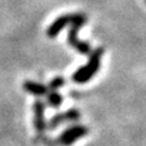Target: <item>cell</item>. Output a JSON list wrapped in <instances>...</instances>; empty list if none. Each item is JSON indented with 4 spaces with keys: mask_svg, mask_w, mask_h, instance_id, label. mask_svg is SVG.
<instances>
[{
    "mask_svg": "<svg viewBox=\"0 0 146 146\" xmlns=\"http://www.w3.org/2000/svg\"><path fill=\"white\" fill-rule=\"evenodd\" d=\"M88 133H89V129L86 127L74 125V127H72V128H70V129L63 131V133L61 134V136H60V139H58V143H60L61 145L70 146L78 139H82Z\"/></svg>",
    "mask_w": 146,
    "mask_h": 146,
    "instance_id": "277c9868",
    "label": "cell"
},
{
    "mask_svg": "<svg viewBox=\"0 0 146 146\" xmlns=\"http://www.w3.org/2000/svg\"><path fill=\"white\" fill-rule=\"evenodd\" d=\"M85 22H86V17L83 13H68V15H63L61 17L56 18V20L49 26L46 34L50 38H55L67 25H73V23L84 25Z\"/></svg>",
    "mask_w": 146,
    "mask_h": 146,
    "instance_id": "7a4b0ae2",
    "label": "cell"
},
{
    "mask_svg": "<svg viewBox=\"0 0 146 146\" xmlns=\"http://www.w3.org/2000/svg\"><path fill=\"white\" fill-rule=\"evenodd\" d=\"M48 101L52 107H58L62 104V96L56 91H51L48 95Z\"/></svg>",
    "mask_w": 146,
    "mask_h": 146,
    "instance_id": "ba28073f",
    "label": "cell"
},
{
    "mask_svg": "<svg viewBox=\"0 0 146 146\" xmlns=\"http://www.w3.org/2000/svg\"><path fill=\"white\" fill-rule=\"evenodd\" d=\"M23 88L28 93L36 95V96H42V95H45L48 93V88L43 84H39V83H35V82H26L23 84Z\"/></svg>",
    "mask_w": 146,
    "mask_h": 146,
    "instance_id": "52a82bcc",
    "label": "cell"
},
{
    "mask_svg": "<svg viewBox=\"0 0 146 146\" xmlns=\"http://www.w3.org/2000/svg\"><path fill=\"white\" fill-rule=\"evenodd\" d=\"M44 104L38 100L34 104V125L38 133H43L46 128L45 124V119H44Z\"/></svg>",
    "mask_w": 146,
    "mask_h": 146,
    "instance_id": "8992f818",
    "label": "cell"
},
{
    "mask_svg": "<svg viewBox=\"0 0 146 146\" xmlns=\"http://www.w3.org/2000/svg\"><path fill=\"white\" fill-rule=\"evenodd\" d=\"M82 26H83L82 23H73L72 28L70 29V32H68V39L67 40H68V44H70L72 48H74L78 52L88 55L91 52L90 44L85 43V42H80L78 39V32H79Z\"/></svg>",
    "mask_w": 146,
    "mask_h": 146,
    "instance_id": "3957f363",
    "label": "cell"
},
{
    "mask_svg": "<svg viewBox=\"0 0 146 146\" xmlns=\"http://www.w3.org/2000/svg\"><path fill=\"white\" fill-rule=\"evenodd\" d=\"M104 54V49L102 48H98L95 49L93 52H90V58L86 65L83 67H80L78 71L74 72L73 74V80L76 83H86L89 82L93 76L99 71L100 68V63H101V57Z\"/></svg>",
    "mask_w": 146,
    "mask_h": 146,
    "instance_id": "6da1fadb",
    "label": "cell"
},
{
    "mask_svg": "<svg viewBox=\"0 0 146 146\" xmlns=\"http://www.w3.org/2000/svg\"><path fill=\"white\" fill-rule=\"evenodd\" d=\"M63 84H65V80H63L62 77H56V78H54L51 82H50L49 89H51L52 91H56L58 88H61Z\"/></svg>",
    "mask_w": 146,
    "mask_h": 146,
    "instance_id": "9c48e42d",
    "label": "cell"
},
{
    "mask_svg": "<svg viewBox=\"0 0 146 146\" xmlns=\"http://www.w3.org/2000/svg\"><path fill=\"white\" fill-rule=\"evenodd\" d=\"M79 119V112L77 110H70L65 113H60L56 115L55 117L51 118V121L49 122V127L50 129H55L56 127H58L63 122H68V121H77Z\"/></svg>",
    "mask_w": 146,
    "mask_h": 146,
    "instance_id": "5b68a950",
    "label": "cell"
}]
</instances>
